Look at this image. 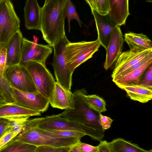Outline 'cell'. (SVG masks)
I'll list each match as a JSON object with an SVG mask.
<instances>
[{"mask_svg":"<svg viewBox=\"0 0 152 152\" xmlns=\"http://www.w3.org/2000/svg\"><path fill=\"white\" fill-rule=\"evenodd\" d=\"M137 85L152 89V64L143 73Z\"/></svg>","mask_w":152,"mask_h":152,"instance_id":"obj_30","label":"cell"},{"mask_svg":"<svg viewBox=\"0 0 152 152\" xmlns=\"http://www.w3.org/2000/svg\"><path fill=\"white\" fill-rule=\"evenodd\" d=\"M96 23L98 38L101 45L106 50L112 34L116 26V23L108 15H102L96 10H91Z\"/></svg>","mask_w":152,"mask_h":152,"instance_id":"obj_13","label":"cell"},{"mask_svg":"<svg viewBox=\"0 0 152 152\" xmlns=\"http://www.w3.org/2000/svg\"><path fill=\"white\" fill-rule=\"evenodd\" d=\"M20 20L10 0H0V49L20 29Z\"/></svg>","mask_w":152,"mask_h":152,"instance_id":"obj_5","label":"cell"},{"mask_svg":"<svg viewBox=\"0 0 152 152\" xmlns=\"http://www.w3.org/2000/svg\"><path fill=\"white\" fill-rule=\"evenodd\" d=\"M4 78L11 87L28 92L37 91L29 71L24 66L20 64L7 67Z\"/></svg>","mask_w":152,"mask_h":152,"instance_id":"obj_10","label":"cell"},{"mask_svg":"<svg viewBox=\"0 0 152 152\" xmlns=\"http://www.w3.org/2000/svg\"><path fill=\"white\" fill-rule=\"evenodd\" d=\"M11 87L13 104L42 113L48 110L50 104L49 99L38 91L33 92H25Z\"/></svg>","mask_w":152,"mask_h":152,"instance_id":"obj_11","label":"cell"},{"mask_svg":"<svg viewBox=\"0 0 152 152\" xmlns=\"http://www.w3.org/2000/svg\"><path fill=\"white\" fill-rule=\"evenodd\" d=\"M81 138L60 137L48 131L39 128L28 119L24 129L12 140L32 144L37 146L47 145L56 147L71 146Z\"/></svg>","mask_w":152,"mask_h":152,"instance_id":"obj_3","label":"cell"},{"mask_svg":"<svg viewBox=\"0 0 152 152\" xmlns=\"http://www.w3.org/2000/svg\"><path fill=\"white\" fill-rule=\"evenodd\" d=\"M7 63V49L5 47H3L0 49V75L3 78H4Z\"/></svg>","mask_w":152,"mask_h":152,"instance_id":"obj_35","label":"cell"},{"mask_svg":"<svg viewBox=\"0 0 152 152\" xmlns=\"http://www.w3.org/2000/svg\"><path fill=\"white\" fill-rule=\"evenodd\" d=\"M18 134L11 129L5 130L0 137V152L8 145L9 142Z\"/></svg>","mask_w":152,"mask_h":152,"instance_id":"obj_29","label":"cell"},{"mask_svg":"<svg viewBox=\"0 0 152 152\" xmlns=\"http://www.w3.org/2000/svg\"><path fill=\"white\" fill-rule=\"evenodd\" d=\"M89 5L91 10H96L95 0H85Z\"/></svg>","mask_w":152,"mask_h":152,"instance_id":"obj_41","label":"cell"},{"mask_svg":"<svg viewBox=\"0 0 152 152\" xmlns=\"http://www.w3.org/2000/svg\"><path fill=\"white\" fill-rule=\"evenodd\" d=\"M70 147L41 145L37 146L34 152H69Z\"/></svg>","mask_w":152,"mask_h":152,"instance_id":"obj_31","label":"cell"},{"mask_svg":"<svg viewBox=\"0 0 152 152\" xmlns=\"http://www.w3.org/2000/svg\"><path fill=\"white\" fill-rule=\"evenodd\" d=\"M125 91L131 99L145 103L152 98V89L138 85L121 86L118 87Z\"/></svg>","mask_w":152,"mask_h":152,"instance_id":"obj_20","label":"cell"},{"mask_svg":"<svg viewBox=\"0 0 152 152\" xmlns=\"http://www.w3.org/2000/svg\"><path fill=\"white\" fill-rule=\"evenodd\" d=\"M96 10L102 15H108L110 9L109 0H95Z\"/></svg>","mask_w":152,"mask_h":152,"instance_id":"obj_34","label":"cell"},{"mask_svg":"<svg viewBox=\"0 0 152 152\" xmlns=\"http://www.w3.org/2000/svg\"><path fill=\"white\" fill-rule=\"evenodd\" d=\"M101 44L98 40L69 43L65 55L66 64L71 73L81 64L91 58L99 50Z\"/></svg>","mask_w":152,"mask_h":152,"instance_id":"obj_4","label":"cell"},{"mask_svg":"<svg viewBox=\"0 0 152 152\" xmlns=\"http://www.w3.org/2000/svg\"><path fill=\"white\" fill-rule=\"evenodd\" d=\"M146 1L148 2H152V0H146Z\"/></svg>","mask_w":152,"mask_h":152,"instance_id":"obj_44","label":"cell"},{"mask_svg":"<svg viewBox=\"0 0 152 152\" xmlns=\"http://www.w3.org/2000/svg\"><path fill=\"white\" fill-rule=\"evenodd\" d=\"M41 112L31 110L15 105L12 103H8L0 107V118H9L40 115Z\"/></svg>","mask_w":152,"mask_h":152,"instance_id":"obj_19","label":"cell"},{"mask_svg":"<svg viewBox=\"0 0 152 152\" xmlns=\"http://www.w3.org/2000/svg\"><path fill=\"white\" fill-rule=\"evenodd\" d=\"M110 10L108 14L119 26L124 25L129 15V0H109Z\"/></svg>","mask_w":152,"mask_h":152,"instance_id":"obj_18","label":"cell"},{"mask_svg":"<svg viewBox=\"0 0 152 152\" xmlns=\"http://www.w3.org/2000/svg\"><path fill=\"white\" fill-rule=\"evenodd\" d=\"M0 90L3 96L8 103H12L13 101L12 97V91L11 86L5 78L0 75Z\"/></svg>","mask_w":152,"mask_h":152,"instance_id":"obj_28","label":"cell"},{"mask_svg":"<svg viewBox=\"0 0 152 152\" xmlns=\"http://www.w3.org/2000/svg\"><path fill=\"white\" fill-rule=\"evenodd\" d=\"M124 39L121 30L118 26L115 27L112 34L106 49V54L104 68L106 70L110 68L122 53Z\"/></svg>","mask_w":152,"mask_h":152,"instance_id":"obj_14","label":"cell"},{"mask_svg":"<svg viewBox=\"0 0 152 152\" xmlns=\"http://www.w3.org/2000/svg\"><path fill=\"white\" fill-rule=\"evenodd\" d=\"M42 7L37 0H27L24 8L25 26L28 30H41Z\"/></svg>","mask_w":152,"mask_h":152,"instance_id":"obj_16","label":"cell"},{"mask_svg":"<svg viewBox=\"0 0 152 152\" xmlns=\"http://www.w3.org/2000/svg\"><path fill=\"white\" fill-rule=\"evenodd\" d=\"M29 117H20L7 119L8 122L4 130L12 129L19 134L24 129Z\"/></svg>","mask_w":152,"mask_h":152,"instance_id":"obj_26","label":"cell"},{"mask_svg":"<svg viewBox=\"0 0 152 152\" xmlns=\"http://www.w3.org/2000/svg\"><path fill=\"white\" fill-rule=\"evenodd\" d=\"M68 0H50L42 7L41 31L44 40L52 47L66 35L65 20Z\"/></svg>","mask_w":152,"mask_h":152,"instance_id":"obj_1","label":"cell"},{"mask_svg":"<svg viewBox=\"0 0 152 152\" xmlns=\"http://www.w3.org/2000/svg\"><path fill=\"white\" fill-rule=\"evenodd\" d=\"M49 100V103L53 108L62 110L74 108L73 93L57 82Z\"/></svg>","mask_w":152,"mask_h":152,"instance_id":"obj_15","label":"cell"},{"mask_svg":"<svg viewBox=\"0 0 152 152\" xmlns=\"http://www.w3.org/2000/svg\"><path fill=\"white\" fill-rule=\"evenodd\" d=\"M152 58V54L144 57L138 62L123 72L117 77L116 80L122 77L132 71L139 68L150 59Z\"/></svg>","mask_w":152,"mask_h":152,"instance_id":"obj_33","label":"cell"},{"mask_svg":"<svg viewBox=\"0 0 152 152\" xmlns=\"http://www.w3.org/2000/svg\"><path fill=\"white\" fill-rule=\"evenodd\" d=\"M111 152H151L146 151L137 144L118 138L108 142Z\"/></svg>","mask_w":152,"mask_h":152,"instance_id":"obj_23","label":"cell"},{"mask_svg":"<svg viewBox=\"0 0 152 152\" xmlns=\"http://www.w3.org/2000/svg\"><path fill=\"white\" fill-rule=\"evenodd\" d=\"M37 146L18 141L11 140L2 152H34Z\"/></svg>","mask_w":152,"mask_h":152,"instance_id":"obj_24","label":"cell"},{"mask_svg":"<svg viewBox=\"0 0 152 152\" xmlns=\"http://www.w3.org/2000/svg\"><path fill=\"white\" fill-rule=\"evenodd\" d=\"M152 63V58L139 68L132 71L114 83L118 87L123 86L137 85L143 73Z\"/></svg>","mask_w":152,"mask_h":152,"instance_id":"obj_22","label":"cell"},{"mask_svg":"<svg viewBox=\"0 0 152 152\" xmlns=\"http://www.w3.org/2000/svg\"><path fill=\"white\" fill-rule=\"evenodd\" d=\"M85 98L88 105L95 111L101 113L107 111L106 103L102 98L96 94H87Z\"/></svg>","mask_w":152,"mask_h":152,"instance_id":"obj_25","label":"cell"},{"mask_svg":"<svg viewBox=\"0 0 152 152\" xmlns=\"http://www.w3.org/2000/svg\"><path fill=\"white\" fill-rule=\"evenodd\" d=\"M124 41L130 48H135L142 49H152V43L148 36L142 33L129 32L125 34Z\"/></svg>","mask_w":152,"mask_h":152,"instance_id":"obj_21","label":"cell"},{"mask_svg":"<svg viewBox=\"0 0 152 152\" xmlns=\"http://www.w3.org/2000/svg\"><path fill=\"white\" fill-rule=\"evenodd\" d=\"M113 121L109 117L103 115L101 113L99 114V123L102 129L104 130L110 128Z\"/></svg>","mask_w":152,"mask_h":152,"instance_id":"obj_36","label":"cell"},{"mask_svg":"<svg viewBox=\"0 0 152 152\" xmlns=\"http://www.w3.org/2000/svg\"><path fill=\"white\" fill-rule=\"evenodd\" d=\"M97 146L99 152H111L108 142L106 140H101Z\"/></svg>","mask_w":152,"mask_h":152,"instance_id":"obj_38","label":"cell"},{"mask_svg":"<svg viewBox=\"0 0 152 152\" xmlns=\"http://www.w3.org/2000/svg\"><path fill=\"white\" fill-rule=\"evenodd\" d=\"M51 133L56 134L59 137H73L81 138L86 135L81 132L70 130H48Z\"/></svg>","mask_w":152,"mask_h":152,"instance_id":"obj_32","label":"cell"},{"mask_svg":"<svg viewBox=\"0 0 152 152\" xmlns=\"http://www.w3.org/2000/svg\"><path fill=\"white\" fill-rule=\"evenodd\" d=\"M25 66L31 76L37 91L49 99L53 92L56 81L46 65L30 61Z\"/></svg>","mask_w":152,"mask_h":152,"instance_id":"obj_8","label":"cell"},{"mask_svg":"<svg viewBox=\"0 0 152 152\" xmlns=\"http://www.w3.org/2000/svg\"><path fill=\"white\" fill-rule=\"evenodd\" d=\"M80 146L82 152H99L97 146H94L82 142Z\"/></svg>","mask_w":152,"mask_h":152,"instance_id":"obj_37","label":"cell"},{"mask_svg":"<svg viewBox=\"0 0 152 152\" xmlns=\"http://www.w3.org/2000/svg\"><path fill=\"white\" fill-rule=\"evenodd\" d=\"M49 0H45L44 4H45L47 3Z\"/></svg>","mask_w":152,"mask_h":152,"instance_id":"obj_43","label":"cell"},{"mask_svg":"<svg viewBox=\"0 0 152 152\" xmlns=\"http://www.w3.org/2000/svg\"><path fill=\"white\" fill-rule=\"evenodd\" d=\"M37 127L47 130H70L78 132L97 140L93 132L83 125L74 121L60 116L58 115L30 119Z\"/></svg>","mask_w":152,"mask_h":152,"instance_id":"obj_6","label":"cell"},{"mask_svg":"<svg viewBox=\"0 0 152 152\" xmlns=\"http://www.w3.org/2000/svg\"><path fill=\"white\" fill-rule=\"evenodd\" d=\"M152 54V49H142L135 48L122 53L117 58L112 74L114 82L125 70L147 56Z\"/></svg>","mask_w":152,"mask_h":152,"instance_id":"obj_12","label":"cell"},{"mask_svg":"<svg viewBox=\"0 0 152 152\" xmlns=\"http://www.w3.org/2000/svg\"><path fill=\"white\" fill-rule=\"evenodd\" d=\"M73 93L74 108L66 109L58 115L86 126L94 133L97 140L100 141L104 137L105 131L99 122L100 113L93 109L88 104L85 98L87 93L85 89L75 90Z\"/></svg>","mask_w":152,"mask_h":152,"instance_id":"obj_2","label":"cell"},{"mask_svg":"<svg viewBox=\"0 0 152 152\" xmlns=\"http://www.w3.org/2000/svg\"><path fill=\"white\" fill-rule=\"evenodd\" d=\"M66 15L68 20L69 31L70 29V21L73 19L76 20L80 26L81 27L82 23L76 11L75 7L71 0H68L67 2Z\"/></svg>","mask_w":152,"mask_h":152,"instance_id":"obj_27","label":"cell"},{"mask_svg":"<svg viewBox=\"0 0 152 152\" xmlns=\"http://www.w3.org/2000/svg\"><path fill=\"white\" fill-rule=\"evenodd\" d=\"M69 42L65 35L53 47L54 56L52 64L57 82L70 91L73 73L67 66L65 55L66 46Z\"/></svg>","mask_w":152,"mask_h":152,"instance_id":"obj_7","label":"cell"},{"mask_svg":"<svg viewBox=\"0 0 152 152\" xmlns=\"http://www.w3.org/2000/svg\"><path fill=\"white\" fill-rule=\"evenodd\" d=\"M8 103L4 97L0 96V107Z\"/></svg>","mask_w":152,"mask_h":152,"instance_id":"obj_42","label":"cell"},{"mask_svg":"<svg viewBox=\"0 0 152 152\" xmlns=\"http://www.w3.org/2000/svg\"><path fill=\"white\" fill-rule=\"evenodd\" d=\"M7 119L0 118V137L2 135L8 124Z\"/></svg>","mask_w":152,"mask_h":152,"instance_id":"obj_39","label":"cell"},{"mask_svg":"<svg viewBox=\"0 0 152 152\" xmlns=\"http://www.w3.org/2000/svg\"><path fill=\"white\" fill-rule=\"evenodd\" d=\"M23 38L19 29L12 37L6 47L7 67L20 64Z\"/></svg>","mask_w":152,"mask_h":152,"instance_id":"obj_17","label":"cell"},{"mask_svg":"<svg viewBox=\"0 0 152 152\" xmlns=\"http://www.w3.org/2000/svg\"><path fill=\"white\" fill-rule=\"evenodd\" d=\"M81 142V141H80L71 146L69 152H82L80 146Z\"/></svg>","mask_w":152,"mask_h":152,"instance_id":"obj_40","label":"cell"},{"mask_svg":"<svg viewBox=\"0 0 152 152\" xmlns=\"http://www.w3.org/2000/svg\"><path fill=\"white\" fill-rule=\"evenodd\" d=\"M32 41L23 37L22 42L21 58L20 64L25 66L28 62L33 61L46 65V61L53 51L50 45L37 43V38L34 36Z\"/></svg>","mask_w":152,"mask_h":152,"instance_id":"obj_9","label":"cell"}]
</instances>
